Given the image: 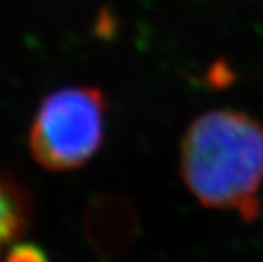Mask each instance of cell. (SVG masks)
I'll return each instance as SVG.
<instances>
[{
    "label": "cell",
    "mask_w": 263,
    "mask_h": 262,
    "mask_svg": "<svg viewBox=\"0 0 263 262\" xmlns=\"http://www.w3.org/2000/svg\"><path fill=\"white\" fill-rule=\"evenodd\" d=\"M178 169L187 191L205 206L258 218L263 187V123L239 109H209L189 123Z\"/></svg>",
    "instance_id": "cell-1"
},
{
    "label": "cell",
    "mask_w": 263,
    "mask_h": 262,
    "mask_svg": "<svg viewBox=\"0 0 263 262\" xmlns=\"http://www.w3.org/2000/svg\"><path fill=\"white\" fill-rule=\"evenodd\" d=\"M109 102L95 85H66L39 102L27 145L37 165L49 172H70L87 165L105 140Z\"/></svg>",
    "instance_id": "cell-2"
},
{
    "label": "cell",
    "mask_w": 263,
    "mask_h": 262,
    "mask_svg": "<svg viewBox=\"0 0 263 262\" xmlns=\"http://www.w3.org/2000/svg\"><path fill=\"white\" fill-rule=\"evenodd\" d=\"M26 218V204L9 184L0 182V247L17 235Z\"/></svg>",
    "instance_id": "cell-3"
},
{
    "label": "cell",
    "mask_w": 263,
    "mask_h": 262,
    "mask_svg": "<svg viewBox=\"0 0 263 262\" xmlns=\"http://www.w3.org/2000/svg\"><path fill=\"white\" fill-rule=\"evenodd\" d=\"M9 262H46V257L39 249L32 245H24V247H15L12 250Z\"/></svg>",
    "instance_id": "cell-4"
}]
</instances>
